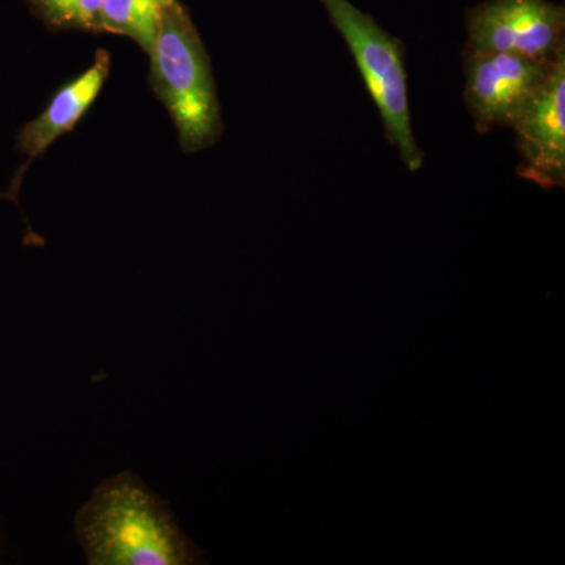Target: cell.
<instances>
[{
  "mask_svg": "<svg viewBox=\"0 0 565 565\" xmlns=\"http://www.w3.org/2000/svg\"><path fill=\"white\" fill-rule=\"evenodd\" d=\"M76 527L92 565L195 563L192 545L167 505L131 473L96 487Z\"/></svg>",
  "mask_w": 565,
  "mask_h": 565,
  "instance_id": "cell-1",
  "label": "cell"
},
{
  "mask_svg": "<svg viewBox=\"0 0 565 565\" xmlns=\"http://www.w3.org/2000/svg\"><path fill=\"white\" fill-rule=\"evenodd\" d=\"M150 58L151 90L177 126L181 150L193 154L217 143L222 111L210 55L180 0L162 11Z\"/></svg>",
  "mask_w": 565,
  "mask_h": 565,
  "instance_id": "cell-2",
  "label": "cell"
},
{
  "mask_svg": "<svg viewBox=\"0 0 565 565\" xmlns=\"http://www.w3.org/2000/svg\"><path fill=\"white\" fill-rule=\"evenodd\" d=\"M381 111L386 139L411 172L422 170L424 152L416 143L408 103V76L403 43L384 31L349 0H322Z\"/></svg>",
  "mask_w": 565,
  "mask_h": 565,
  "instance_id": "cell-3",
  "label": "cell"
},
{
  "mask_svg": "<svg viewBox=\"0 0 565 565\" xmlns=\"http://www.w3.org/2000/svg\"><path fill=\"white\" fill-rule=\"evenodd\" d=\"M564 7L552 0H489L468 14L467 52L553 62L565 52Z\"/></svg>",
  "mask_w": 565,
  "mask_h": 565,
  "instance_id": "cell-4",
  "label": "cell"
},
{
  "mask_svg": "<svg viewBox=\"0 0 565 565\" xmlns=\"http://www.w3.org/2000/svg\"><path fill=\"white\" fill-rule=\"evenodd\" d=\"M555 61H534L503 52L465 51V103L476 131L511 129L544 85Z\"/></svg>",
  "mask_w": 565,
  "mask_h": 565,
  "instance_id": "cell-5",
  "label": "cell"
},
{
  "mask_svg": "<svg viewBox=\"0 0 565 565\" xmlns=\"http://www.w3.org/2000/svg\"><path fill=\"white\" fill-rule=\"evenodd\" d=\"M515 132L520 163L516 174L542 189L565 184V52L553 63L548 77L520 114Z\"/></svg>",
  "mask_w": 565,
  "mask_h": 565,
  "instance_id": "cell-6",
  "label": "cell"
},
{
  "mask_svg": "<svg viewBox=\"0 0 565 565\" xmlns=\"http://www.w3.org/2000/svg\"><path fill=\"white\" fill-rule=\"evenodd\" d=\"M110 70L109 52L96 51L92 65L79 76L58 88L46 109L22 126L17 136V150L24 154L28 161L22 163L21 169L14 174L6 199L18 202L22 180L31 163L41 158L54 141L76 128L77 122L90 110L93 103L102 93L104 84L109 79Z\"/></svg>",
  "mask_w": 565,
  "mask_h": 565,
  "instance_id": "cell-7",
  "label": "cell"
},
{
  "mask_svg": "<svg viewBox=\"0 0 565 565\" xmlns=\"http://www.w3.org/2000/svg\"><path fill=\"white\" fill-rule=\"evenodd\" d=\"M173 0H104L99 33L128 36L150 55L158 36L162 11Z\"/></svg>",
  "mask_w": 565,
  "mask_h": 565,
  "instance_id": "cell-8",
  "label": "cell"
},
{
  "mask_svg": "<svg viewBox=\"0 0 565 565\" xmlns=\"http://www.w3.org/2000/svg\"><path fill=\"white\" fill-rule=\"evenodd\" d=\"M32 13L50 31L99 33L104 0H25Z\"/></svg>",
  "mask_w": 565,
  "mask_h": 565,
  "instance_id": "cell-9",
  "label": "cell"
}]
</instances>
